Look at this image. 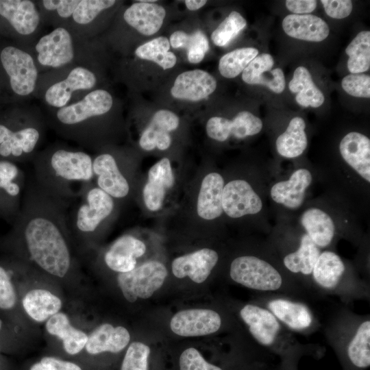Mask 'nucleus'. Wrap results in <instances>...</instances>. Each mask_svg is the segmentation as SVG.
<instances>
[{"label": "nucleus", "instance_id": "obj_1", "mask_svg": "<svg viewBox=\"0 0 370 370\" xmlns=\"http://www.w3.org/2000/svg\"><path fill=\"white\" fill-rule=\"evenodd\" d=\"M67 209L28 179L21 210L0 239V250L59 285L77 282L82 273L66 223Z\"/></svg>", "mask_w": 370, "mask_h": 370}, {"label": "nucleus", "instance_id": "obj_2", "mask_svg": "<svg viewBox=\"0 0 370 370\" xmlns=\"http://www.w3.org/2000/svg\"><path fill=\"white\" fill-rule=\"evenodd\" d=\"M114 107L113 95L100 88L75 103L59 109H45L43 112L47 127L59 136L98 151L108 143Z\"/></svg>", "mask_w": 370, "mask_h": 370}, {"label": "nucleus", "instance_id": "obj_3", "mask_svg": "<svg viewBox=\"0 0 370 370\" xmlns=\"http://www.w3.org/2000/svg\"><path fill=\"white\" fill-rule=\"evenodd\" d=\"M31 162L38 188L68 208L94 182L92 156L65 143L56 142L39 150Z\"/></svg>", "mask_w": 370, "mask_h": 370}, {"label": "nucleus", "instance_id": "obj_4", "mask_svg": "<svg viewBox=\"0 0 370 370\" xmlns=\"http://www.w3.org/2000/svg\"><path fill=\"white\" fill-rule=\"evenodd\" d=\"M116 204L92 182L67 209L66 223L79 257L97 250L99 242L116 218Z\"/></svg>", "mask_w": 370, "mask_h": 370}, {"label": "nucleus", "instance_id": "obj_5", "mask_svg": "<svg viewBox=\"0 0 370 370\" xmlns=\"http://www.w3.org/2000/svg\"><path fill=\"white\" fill-rule=\"evenodd\" d=\"M8 105L0 110V160L31 162L48 127L44 112L29 103Z\"/></svg>", "mask_w": 370, "mask_h": 370}, {"label": "nucleus", "instance_id": "obj_6", "mask_svg": "<svg viewBox=\"0 0 370 370\" xmlns=\"http://www.w3.org/2000/svg\"><path fill=\"white\" fill-rule=\"evenodd\" d=\"M271 169L255 167L251 173L225 180L222 194L224 216L232 220L249 221L262 227L268 222V190Z\"/></svg>", "mask_w": 370, "mask_h": 370}, {"label": "nucleus", "instance_id": "obj_7", "mask_svg": "<svg viewBox=\"0 0 370 370\" xmlns=\"http://www.w3.org/2000/svg\"><path fill=\"white\" fill-rule=\"evenodd\" d=\"M99 51L97 38H82L68 28L58 27L42 34L29 53L41 73L73 64L99 67Z\"/></svg>", "mask_w": 370, "mask_h": 370}, {"label": "nucleus", "instance_id": "obj_8", "mask_svg": "<svg viewBox=\"0 0 370 370\" xmlns=\"http://www.w3.org/2000/svg\"><path fill=\"white\" fill-rule=\"evenodd\" d=\"M99 67L69 65L40 73L34 99L45 109H59L77 102L88 92L100 88Z\"/></svg>", "mask_w": 370, "mask_h": 370}, {"label": "nucleus", "instance_id": "obj_9", "mask_svg": "<svg viewBox=\"0 0 370 370\" xmlns=\"http://www.w3.org/2000/svg\"><path fill=\"white\" fill-rule=\"evenodd\" d=\"M40 73L29 51L13 42H0V103L34 99Z\"/></svg>", "mask_w": 370, "mask_h": 370}, {"label": "nucleus", "instance_id": "obj_10", "mask_svg": "<svg viewBox=\"0 0 370 370\" xmlns=\"http://www.w3.org/2000/svg\"><path fill=\"white\" fill-rule=\"evenodd\" d=\"M297 223L320 249L328 247L344 227L356 224V212L330 193L305 204Z\"/></svg>", "mask_w": 370, "mask_h": 370}, {"label": "nucleus", "instance_id": "obj_11", "mask_svg": "<svg viewBox=\"0 0 370 370\" xmlns=\"http://www.w3.org/2000/svg\"><path fill=\"white\" fill-rule=\"evenodd\" d=\"M59 286L25 267L19 284L20 305L30 323L44 325L62 310L64 299Z\"/></svg>", "mask_w": 370, "mask_h": 370}, {"label": "nucleus", "instance_id": "obj_12", "mask_svg": "<svg viewBox=\"0 0 370 370\" xmlns=\"http://www.w3.org/2000/svg\"><path fill=\"white\" fill-rule=\"evenodd\" d=\"M44 27L35 0H0V35L20 47L30 52Z\"/></svg>", "mask_w": 370, "mask_h": 370}, {"label": "nucleus", "instance_id": "obj_13", "mask_svg": "<svg viewBox=\"0 0 370 370\" xmlns=\"http://www.w3.org/2000/svg\"><path fill=\"white\" fill-rule=\"evenodd\" d=\"M132 168L120 151L106 147L92 157L94 182L116 201L125 199L132 193Z\"/></svg>", "mask_w": 370, "mask_h": 370}, {"label": "nucleus", "instance_id": "obj_14", "mask_svg": "<svg viewBox=\"0 0 370 370\" xmlns=\"http://www.w3.org/2000/svg\"><path fill=\"white\" fill-rule=\"evenodd\" d=\"M25 266L6 254L0 257V316L22 337L29 328L20 305L19 284Z\"/></svg>", "mask_w": 370, "mask_h": 370}, {"label": "nucleus", "instance_id": "obj_15", "mask_svg": "<svg viewBox=\"0 0 370 370\" xmlns=\"http://www.w3.org/2000/svg\"><path fill=\"white\" fill-rule=\"evenodd\" d=\"M317 174L312 167L299 166L295 168L284 180H271L268 197L273 206L282 212L278 218H287L290 214L291 217L292 213L301 210L307 202Z\"/></svg>", "mask_w": 370, "mask_h": 370}, {"label": "nucleus", "instance_id": "obj_16", "mask_svg": "<svg viewBox=\"0 0 370 370\" xmlns=\"http://www.w3.org/2000/svg\"><path fill=\"white\" fill-rule=\"evenodd\" d=\"M231 279L247 288L273 291L282 284L280 272L269 261L255 255L236 257L230 266Z\"/></svg>", "mask_w": 370, "mask_h": 370}, {"label": "nucleus", "instance_id": "obj_17", "mask_svg": "<svg viewBox=\"0 0 370 370\" xmlns=\"http://www.w3.org/2000/svg\"><path fill=\"white\" fill-rule=\"evenodd\" d=\"M168 275L164 264L150 260L137 265L131 271L116 274L117 286L130 303L151 297L163 285Z\"/></svg>", "mask_w": 370, "mask_h": 370}, {"label": "nucleus", "instance_id": "obj_18", "mask_svg": "<svg viewBox=\"0 0 370 370\" xmlns=\"http://www.w3.org/2000/svg\"><path fill=\"white\" fill-rule=\"evenodd\" d=\"M85 347L75 360L82 367L85 363L106 354H118L124 351L130 343L129 330L123 325L101 323L88 332Z\"/></svg>", "mask_w": 370, "mask_h": 370}, {"label": "nucleus", "instance_id": "obj_19", "mask_svg": "<svg viewBox=\"0 0 370 370\" xmlns=\"http://www.w3.org/2000/svg\"><path fill=\"white\" fill-rule=\"evenodd\" d=\"M47 338L60 345L62 358L75 361L82 353L88 334L75 325L70 315L62 310L50 317L45 323Z\"/></svg>", "mask_w": 370, "mask_h": 370}, {"label": "nucleus", "instance_id": "obj_20", "mask_svg": "<svg viewBox=\"0 0 370 370\" xmlns=\"http://www.w3.org/2000/svg\"><path fill=\"white\" fill-rule=\"evenodd\" d=\"M25 184V173L16 163L0 160V218L11 225L21 210Z\"/></svg>", "mask_w": 370, "mask_h": 370}, {"label": "nucleus", "instance_id": "obj_21", "mask_svg": "<svg viewBox=\"0 0 370 370\" xmlns=\"http://www.w3.org/2000/svg\"><path fill=\"white\" fill-rule=\"evenodd\" d=\"M146 249L142 240L132 234H124L99 253V263L116 274L127 273L137 266L138 258Z\"/></svg>", "mask_w": 370, "mask_h": 370}, {"label": "nucleus", "instance_id": "obj_22", "mask_svg": "<svg viewBox=\"0 0 370 370\" xmlns=\"http://www.w3.org/2000/svg\"><path fill=\"white\" fill-rule=\"evenodd\" d=\"M262 120L249 111L238 112L233 119L212 116L206 125L208 137L219 142H225L230 137L243 139L259 134L262 130Z\"/></svg>", "mask_w": 370, "mask_h": 370}, {"label": "nucleus", "instance_id": "obj_23", "mask_svg": "<svg viewBox=\"0 0 370 370\" xmlns=\"http://www.w3.org/2000/svg\"><path fill=\"white\" fill-rule=\"evenodd\" d=\"M115 0H77V3L64 27L80 37L96 38L99 21L106 12L117 4Z\"/></svg>", "mask_w": 370, "mask_h": 370}, {"label": "nucleus", "instance_id": "obj_24", "mask_svg": "<svg viewBox=\"0 0 370 370\" xmlns=\"http://www.w3.org/2000/svg\"><path fill=\"white\" fill-rule=\"evenodd\" d=\"M219 314L210 309L190 308L176 312L170 321L171 331L180 336L193 337L209 335L221 328Z\"/></svg>", "mask_w": 370, "mask_h": 370}, {"label": "nucleus", "instance_id": "obj_25", "mask_svg": "<svg viewBox=\"0 0 370 370\" xmlns=\"http://www.w3.org/2000/svg\"><path fill=\"white\" fill-rule=\"evenodd\" d=\"M174 182L173 168L168 158H162L149 169L142 190L143 201L149 211L158 212L162 208L166 195Z\"/></svg>", "mask_w": 370, "mask_h": 370}, {"label": "nucleus", "instance_id": "obj_26", "mask_svg": "<svg viewBox=\"0 0 370 370\" xmlns=\"http://www.w3.org/2000/svg\"><path fill=\"white\" fill-rule=\"evenodd\" d=\"M219 259L217 251L202 248L173 259L172 273L177 278L188 277L195 283L201 284L209 277Z\"/></svg>", "mask_w": 370, "mask_h": 370}, {"label": "nucleus", "instance_id": "obj_27", "mask_svg": "<svg viewBox=\"0 0 370 370\" xmlns=\"http://www.w3.org/2000/svg\"><path fill=\"white\" fill-rule=\"evenodd\" d=\"M179 124L180 119L174 112L168 110H158L140 136V147L147 151L156 147L161 151L166 150L172 141L170 132L175 130Z\"/></svg>", "mask_w": 370, "mask_h": 370}, {"label": "nucleus", "instance_id": "obj_28", "mask_svg": "<svg viewBox=\"0 0 370 370\" xmlns=\"http://www.w3.org/2000/svg\"><path fill=\"white\" fill-rule=\"evenodd\" d=\"M224 183V177L218 171H211L203 177L197 199V212L204 221L213 222L224 215L222 207Z\"/></svg>", "mask_w": 370, "mask_h": 370}, {"label": "nucleus", "instance_id": "obj_29", "mask_svg": "<svg viewBox=\"0 0 370 370\" xmlns=\"http://www.w3.org/2000/svg\"><path fill=\"white\" fill-rule=\"evenodd\" d=\"M216 88L217 81L212 75L201 69H194L177 75L171 94L177 99L198 101L206 99Z\"/></svg>", "mask_w": 370, "mask_h": 370}, {"label": "nucleus", "instance_id": "obj_30", "mask_svg": "<svg viewBox=\"0 0 370 370\" xmlns=\"http://www.w3.org/2000/svg\"><path fill=\"white\" fill-rule=\"evenodd\" d=\"M240 316L258 343L269 347L275 343L280 325L270 310L254 304H247L241 309Z\"/></svg>", "mask_w": 370, "mask_h": 370}, {"label": "nucleus", "instance_id": "obj_31", "mask_svg": "<svg viewBox=\"0 0 370 370\" xmlns=\"http://www.w3.org/2000/svg\"><path fill=\"white\" fill-rule=\"evenodd\" d=\"M274 64L273 57L267 53L254 58L242 72L243 80L251 85L264 86L272 92L280 94L285 88L286 82L280 68L271 70Z\"/></svg>", "mask_w": 370, "mask_h": 370}, {"label": "nucleus", "instance_id": "obj_32", "mask_svg": "<svg viewBox=\"0 0 370 370\" xmlns=\"http://www.w3.org/2000/svg\"><path fill=\"white\" fill-rule=\"evenodd\" d=\"M166 16L165 9L154 3L138 1L122 13L125 25L144 36H151L161 28Z\"/></svg>", "mask_w": 370, "mask_h": 370}, {"label": "nucleus", "instance_id": "obj_33", "mask_svg": "<svg viewBox=\"0 0 370 370\" xmlns=\"http://www.w3.org/2000/svg\"><path fill=\"white\" fill-rule=\"evenodd\" d=\"M284 32L289 36L309 42L324 40L330 34L326 22L312 14H289L282 21Z\"/></svg>", "mask_w": 370, "mask_h": 370}, {"label": "nucleus", "instance_id": "obj_34", "mask_svg": "<svg viewBox=\"0 0 370 370\" xmlns=\"http://www.w3.org/2000/svg\"><path fill=\"white\" fill-rule=\"evenodd\" d=\"M306 127L305 121L300 116L293 117L289 121L275 140V149L280 157L295 159L304 153L308 146Z\"/></svg>", "mask_w": 370, "mask_h": 370}, {"label": "nucleus", "instance_id": "obj_35", "mask_svg": "<svg viewBox=\"0 0 370 370\" xmlns=\"http://www.w3.org/2000/svg\"><path fill=\"white\" fill-rule=\"evenodd\" d=\"M320 254V248L302 229L297 247L284 256L282 263L284 267L291 273L308 275L312 274Z\"/></svg>", "mask_w": 370, "mask_h": 370}, {"label": "nucleus", "instance_id": "obj_36", "mask_svg": "<svg viewBox=\"0 0 370 370\" xmlns=\"http://www.w3.org/2000/svg\"><path fill=\"white\" fill-rule=\"evenodd\" d=\"M288 88L296 94L295 100L302 107L318 108L325 101L323 92L314 84L310 73L304 66L295 69Z\"/></svg>", "mask_w": 370, "mask_h": 370}, {"label": "nucleus", "instance_id": "obj_37", "mask_svg": "<svg viewBox=\"0 0 370 370\" xmlns=\"http://www.w3.org/2000/svg\"><path fill=\"white\" fill-rule=\"evenodd\" d=\"M268 307L277 319L292 329H305L312 323V315L302 304L275 299L269 303Z\"/></svg>", "mask_w": 370, "mask_h": 370}, {"label": "nucleus", "instance_id": "obj_38", "mask_svg": "<svg viewBox=\"0 0 370 370\" xmlns=\"http://www.w3.org/2000/svg\"><path fill=\"white\" fill-rule=\"evenodd\" d=\"M345 271V265L338 254L324 251L319 256L312 274L319 285L332 288L338 284Z\"/></svg>", "mask_w": 370, "mask_h": 370}, {"label": "nucleus", "instance_id": "obj_39", "mask_svg": "<svg viewBox=\"0 0 370 370\" xmlns=\"http://www.w3.org/2000/svg\"><path fill=\"white\" fill-rule=\"evenodd\" d=\"M345 358L350 368L362 370L370 365V321H363L349 341Z\"/></svg>", "mask_w": 370, "mask_h": 370}, {"label": "nucleus", "instance_id": "obj_40", "mask_svg": "<svg viewBox=\"0 0 370 370\" xmlns=\"http://www.w3.org/2000/svg\"><path fill=\"white\" fill-rule=\"evenodd\" d=\"M169 43L174 49H186L188 60L193 64L201 62L209 49L208 40L201 30L191 34L175 31L171 35Z\"/></svg>", "mask_w": 370, "mask_h": 370}, {"label": "nucleus", "instance_id": "obj_41", "mask_svg": "<svg viewBox=\"0 0 370 370\" xmlns=\"http://www.w3.org/2000/svg\"><path fill=\"white\" fill-rule=\"evenodd\" d=\"M169 49V39L159 36L138 46L134 55L139 59L152 61L166 70L173 67L177 62L175 55Z\"/></svg>", "mask_w": 370, "mask_h": 370}, {"label": "nucleus", "instance_id": "obj_42", "mask_svg": "<svg viewBox=\"0 0 370 370\" xmlns=\"http://www.w3.org/2000/svg\"><path fill=\"white\" fill-rule=\"evenodd\" d=\"M349 56L347 69L351 73H362L370 67V32H359L345 49Z\"/></svg>", "mask_w": 370, "mask_h": 370}, {"label": "nucleus", "instance_id": "obj_43", "mask_svg": "<svg viewBox=\"0 0 370 370\" xmlns=\"http://www.w3.org/2000/svg\"><path fill=\"white\" fill-rule=\"evenodd\" d=\"M258 54L254 47H243L223 56L219 62V71L226 78H234L241 74Z\"/></svg>", "mask_w": 370, "mask_h": 370}, {"label": "nucleus", "instance_id": "obj_44", "mask_svg": "<svg viewBox=\"0 0 370 370\" xmlns=\"http://www.w3.org/2000/svg\"><path fill=\"white\" fill-rule=\"evenodd\" d=\"M247 25L246 20L238 12L233 11L212 32L211 40L218 47L227 45Z\"/></svg>", "mask_w": 370, "mask_h": 370}, {"label": "nucleus", "instance_id": "obj_45", "mask_svg": "<svg viewBox=\"0 0 370 370\" xmlns=\"http://www.w3.org/2000/svg\"><path fill=\"white\" fill-rule=\"evenodd\" d=\"M151 349L140 341L130 343L123 357L120 370H148Z\"/></svg>", "mask_w": 370, "mask_h": 370}, {"label": "nucleus", "instance_id": "obj_46", "mask_svg": "<svg viewBox=\"0 0 370 370\" xmlns=\"http://www.w3.org/2000/svg\"><path fill=\"white\" fill-rule=\"evenodd\" d=\"M180 370H223L221 367L208 362L194 347L184 349L179 358Z\"/></svg>", "mask_w": 370, "mask_h": 370}, {"label": "nucleus", "instance_id": "obj_47", "mask_svg": "<svg viewBox=\"0 0 370 370\" xmlns=\"http://www.w3.org/2000/svg\"><path fill=\"white\" fill-rule=\"evenodd\" d=\"M343 89L349 95L370 97V76L362 73H351L343 77L341 82Z\"/></svg>", "mask_w": 370, "mask_h": 370}, {"label": "nucleus", "instance_id": "obj_48", "mask_svg": "<svg viewBox=\"0 0 370 370\" xmlns=\"http://www.w3.org/2000/svg\"><path fill=\"white\" fill-rule=\"evenodd\" d=\"M28 370H84L77 362L55 355H46L35 361Z\"/></svg>", "mask_w": 370, "mask_h": 370}, {"label": "nucleus", "instance_id": "obj_49", "mask_svg": "<svg viewBox=\"0 0 370 370\" xmlns=\"http://www.w3.org/2000/svg\"><path fill=\"white\" fill-rule=\"evenodd\" d=\"M328 16L336 19L347 17L352 11V2L349 0H321Z\"/></svg>", "mask_w": 370, "mask_h": 370}, {"label": "nucleus", "instance_id": "obj_50", "mask_svg": "<svg viewBox=\"0 0 370 370\" xmlns=\"http://www.w3.org/2000/svg\"><path fill=\"white\" fill-rule=\"evenodd\" d=\"M286 8L294 14H309L317 5L315 0H286Z\"/></svg>", "mask_w": 370, "mask_h": 370}, {"label": "nucleus", "instance_id": "obj_51", "mask_svg": "<svg viewBox=\"0 0 370 370\" xmlns=\"http://www.w3.org/2000/svg\"><path fill=\"white\" fill-rule=\"evenodd\" d=\"M21 336L0 316V347L8 345H14L20 339Z\"/></svg>", "mask_w": 370, "mask_h": 370}, {"label": "nucleus", "instance_id": "obj_52", "mask_svg": "<svg viewBox=\"0 0 370 370\" xmlns=\"http://www.w3.org/2000/svg\"><path fill=\"white\" fill-rule=\"evenodd\" d=\"M207 1L206 0H186L185 5L186 8L191 11H195L202 8Z\"/></svg>", "mask_w": 370, "mask_h": 370}, {"label": "nucleus", "instance_id": "obj_53", "mask_svg": "<svg viewBox=\"0 0 370 370\" xmlns=\"http://www.w3.org/2000/svg\"><path fill=\"white\" fill-rule=\"evenodd\" d=\"M140 1L145 3H153L156 1V0H140Z\"/></svg>", "mask_w": 370, "mask_h": 370}, {"label": "nucleus", "instance_id": "obj_54", "mask_svg": "<svg viewBox=\"0 0 370 370\" xmlns=\"http://www.w3.org/2000/svg\"><path fill=\"white\" fill-rule=\"evenodd\" d=\"M0 370H1V365H0Z\"/></svg>", "mask_w": 370, "mask_h": 370}]
</instances>
